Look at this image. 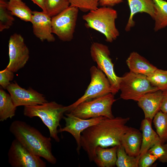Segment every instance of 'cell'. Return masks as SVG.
Wrapping results in <instances>:
<instances>
[{"label":"cell","instance_id":"cell-1","mask_svg":"<svg viewBox=\"0 0 167 167\" xmlns=\"http://www.w3.org/2000/svg\"><path fill=\"white\" fill-rule=\"evenodd\" d=\"M130 119L129 117H120L105 118L82 132L80 145L90 161H94L98 146L107 148L121 144L122 136L129 128L126 124Z\"/></svg>","mask_w":167,"mask_h":167},{"label":"cell","instance_id":"cell-2","mask_svg":"<svg viewBox=\"0 0 167 167\" xmlns=\"http://www.w3.org/2000/svg\"><path fill=\"white\" fill-rule=\"evenodd\" d=\"M9 131L15 139L34 154L52 164L56 163L57 159L52 152L50 137L44 136L37 129L22 121H13Z\"/></svg>","mask_w":167,"mask_h":167},{"label":"cell","instance_id":"cell-3","mask_svg":"<svg viewBox=\"0 0 167 167\" xmlns=\"http://www.w3.org/2000/svg\"><path fill=\"white\" fill-rule=\"evenodd\" d=\"M117 16V12L115 10L110 7L102 6L90 11L84 15L82 18L86 22L87 27L103 34L106 41L111 42L119 35L115 24Z\"/></svg>","mask_w":167,"mask_h":167},{"label":"cell","instance_id":"cell-4","mask_svg":"<svg viewBox=\"0 0 167 167\" xmlns=\"http://www.w3.org/2000/svg\"><path fill=\"white\" fill-rule=\"evenodd\" d=\"M64 107L55 101L48 102L42 104L24 106V114L26 117L40 118L48 128L50 137L59 142L58 127L65 113Z\"/></svg>","mask_w":167,"mask_h":167},{"label":"cell","instance_id":"cell-5","mask_svg":"<svg viewBox=\"0 0 167 167\" xmlns=\"http://www.w3.org/2000/svg\"><path fill=\"white\" fill-rule=\"evenodd\" d=\"M116 101L111 93L105 96L83 102L69 113L83 119H89L101 116L109 118L114 117L112 107Z\"/></svg>","mask_w":167,"mask_h":167},{"label":"cell","instance_id":"cell-6","mask_svg":"<svg viewBox=\"0 0 167 167\" xmlns=\"http://www.w3.org/2000/svg\"><path fill=\"white\" fill-rule=\"evenodd\" d=\"M158 90L151 84L147 76L143 75L130 71L121 77L120 97L123 100L138 101L144 95Z\"/></svg>","mask_w":167,"mask_h":167},{"label":"cell","instance_id":"cell-7","mask_svg":"<svg viewBox=\"0 0 167 167\" xmlns=\"http://www.w3.org/2000/svg\"><path fill=\"white\" fill-rule=\"evenodd\" d=\"M90 83L84 95L71 105L64 107L65 113H69L80 103L111 93L110 83L105 74L95 66L90 69Z\"/></svg>","mask_w":167,"mask_h":167},{"label":"cell","instance_id":"cell-8","mask_svg":"<svg viewBox=\"0 0 167 167\" xmlns=\"http://www.w3.org/2000/svg\"><path fill=\"white\" fill-rule=\"evenodd\" d=\"M90 53L92 59L96 63L97 67L105 74L109 80L111 93L116 94L119 90L121 77L118 76L114 72L108 47L101 43L93 42L91 46Z\"/></svg>","mask_w":167,"mask_h":167},{"label":"cell","instance_id":"cell-9","mask_svg":"<svg viewBox=\"0 0 167 167\" xmlns=\"http://www.w3.org/2000/svg\"><path fill=\"white\" fill-rule=\"evenodd\" d=\"M79 9L70 6L51 18L52 31L63 41H71L76 25Z\"/></svg>","mask_w":167,"mask_h":167},{"label":"cell","instance_id":"cell-10","mask_svg":"<svg viewBox=\"0 0 167 167\" xmlns=\"http://www.w3.org/2000/svg\"><path fill=\"white\" fill-rule=\"evenodd\" d=\"M8 162L12 167H45L41 157L32 153L16 139L12 142L8 152Z\"/></svg>","mask_w":167,"mask_h":167},{"label":"cell","instance_id":"cell-11","mask_svg":"<svg viewBox=\"0 0 167 167\" xmlns=\"http://www.w3.org/2000/svg\"><path fill=\"white\" fill-rule=\"evenodd\" d=\"M9 63L6 68L14 72L23 68L29 58V50L20 34L11 35L8 41Z\"/></svg>","mask_w":167,"mask_h":167},{"label":"cell","instance_id":"cell-12","mask_svg":"<svg viewBox=\"0 0 167 167\" xmlns=\"http://www.w3.org/2000/svg\"><path fill=\"white\" fill-rule=\"evenodd\" d=\"M16 107L20 106H34L47 102L44 95L29 88L27 89L20 87L15 82L7 88Z\"/></svg>","mask_w":167,"mask_h":167},{"label":"cell","instance_id":"cell-13","mask_svg":"<svg viewBox=\"0 0 167 167\" xmlns=\"http://www.w3.org/2000/svg\"><path fill=\"white\" fill-rule=\"evenodd\" d=\"M66 117L63 116L65 126L58 130V132L66 131L71 134L74 138L77 144V151L78 154L81 148L80 145L81 134L88 128L96 124L106 118L101 116L89 119H83L75 116L70 113H66Z\"/></svg>","mask_w":167,"mask_h":167},{"label":"cell","instance_id":"cell-14","mask_svg":"<svg viewBox=\"0 0 167 167\" xmlns=\"http://www.w3.org/2000/svg\"><path fill=\"white\" fill-rule=\"evenodd\" d=\"M31 22L35 36L41 41L54 42L55 37L52 31L51 17L43 11H32Z\"/></svg>","mask_w":167,"mask_h":167},{"label":"cell","instance_id":"cell-15","mask_svg":"<svg viewBox=\"0 0 167 167\" xmlns=\"http://www.w3.org/2000/svg\"><path fill=\"white\" fill-rule=\"evenodd\" d=\"M162 98V91L158 90L147 93L139 99L137 104L143 110L145 118L152 120L156 113L160 110Z\"/></svg>","mask_w":167,"mask_h":167},{"label":"cell","instance_id":"cell-16","mask_svg":"<svg viewBox=\"0 0 167 167\" xmlns=\"http://www.w3.org/2000/svg\"><path fill=\"white\" fill-rule=\"evenodd\" d=\"M142 141V134L138 129L129 127L122 136L121 145L129 155L135 157L139 156Z\"/></svg>","mask_w":167,"mask_h":167},{"label":"cell","instance_id":"cell-17","mask_svg":"<svg viewBox=\"0 0 167 167\" xmlns=\"http://www.w3.org/2000/svg\"><path fill=\"white\" fill-rule=\"evenodd\" d=\"M152 120L144 118L141 123L140 130L142 132V141L139 157L155 144L162 142L156 132L152 128Z\"/></svg>","mask_w":167,"mask_h":167},{"label":"cell","instance_id":"cell-18","mask_svg":"<svg viewBox=\"0 0 167 167\" xmlns=\"http://www.w3.org/2000/svg\"><path fill=\"white\" fill-rule=\"evenodd\" d=\"M130 71L148 76L157 68L137 53H131L126 60Z\"/></svg>","mask_w":167,"mask_h":167},{"label":"cell","instance_id":"cell-19","mask_svg":"<svg viewBox=\"0 0 167 167\" xmlns=\"http://www.w3.org/2000/svg\"><path fill=\"white\" fill-rule=\"evenodd\" d=\"M130 9V14L125 29L129 31L135 23L133 18L138 12H145L148 14L153 19L155 15L154 4L152 0H127Z\"/></svg>","mask_w":167,"mask_h":167},{"label":"cell","instance_id":"cell-20","mask_svg":"<svg viewBox=\"0 0 167 167\" xmlns=\"http://www.w3.org/2000/svg\"><path fill=\"white\" fill-rule=\"evenodd\" d=\"M118 146L110 148L97 147L94 161L96 164L99 167H113L116 165Z\"/></svg>","mask_w":167,"mask_h":167},{"label":"cell","instance_id":"cell-21","mask_svg":"<svg viewBox=\"0 0 167 167\" xmlns=\"http://www.w3.org/2000/svg\"><path fill=\"white\" fill-rule=\"evenodd\" d=\"M16 107L10 94L0 89V121L3 122L15 116Z\"/></svg>","mask_w":167,"mask_h":167},{"label":"cell","instance_id":"cell-22","mask_svg":"<svg viewBox=\"0 0 167 167\" xmlns=\"http://www.w3.org/2000/svg\"><path fill=\"white\" fill-rule=\"evenodd\" d=\"M8 8L13 16L25 22H31L32 11L22 0H10Z\"/></svg>","mask_w":167,"mask_h":167},{"label":"cell","instance_id":"cell-23","mask_svg":"<svg viewBox=\"0 0 167 167\" xmlns=\"http://www.w3.org/2000/svg\"><path fill=\"white\" fill-rule=\"evenodd\" d=\"M152 0L155 9L154 30L156 32L167 26V2L164 0Z\"/></svg>","mask_w":167,"mask_h":167},{"label":"cell","instance_id":"cell-24","mask_svg":"<svg viewBox=\"0 0 167 167\" xmlns=\"http://www.w3.org/2000/svg\"><path fill=\"white\" fill-rule=\"evenodd\" d=\"M156 132L163 143L167 142V113L160 110L152 120Z\"/></svg>","mask_w":167,"mask_h":167},{"label":"cell","instance_id":"cell-25","mask_svg":"<svg viewBox=\"0 0 167 167\" xmlns=\"http://www.w3.org/2000/svg\"><path fill=\"white\" fill-rule=\"evenodd\" d=\"M116 165L118 167H139V156L135 157L128 155L120 144L117 151Z\"/></svg>","mask_w":167,"mask_h":167},{"label":"cell","instance_id":"cell-26","mask_svg":"<svg viewBox=\"0 0 167 167\" xmlns=\"http://www.w3.org/2000/svg\"><path fill=\"white\" fill-rule=\"evenodd\" d=\"M70 5L68 0H45L44 12L52 18L60 13Z\"/></svg>","mask_w":167,"mask_h":167},{"label":"cell","instance_id":"cell-27","mask_svg":"<svg viewBox=\"0 0 167 167\" xmlns=\"http://www.w3.org/2000/svg\"><path fill=\"white\" fill-rule=\"evenodd\" d=\"M15 20L13 15L8 8V2L0 0V31L9 28Z\"/></svg>","mask_w":167,"mask_h":167},{"label":"cell","instance_id":"cell-28","mask_svg":"<svg viewBox=\"0 0 167 167\" xmlns=\"http://www.w3.org/2000/svg\"><path fill=\"white\" fill-rule=\"evenodd\" d=\"M147 77L151 84L159 90L167 89V71L157 68Z\"/></svg>","mask_w":167,"mask_h":167},{"label":"cell","instance_id":"cell-29","mask_svg":"<svg viewBox=\"0 0 167 167\" xmlns=\"http://www.w3.org/2000/svg\"><path fill=\"white\" fill-rule=\"evenodd\" d=\"M70 6L87 11L96 9L98 8V0H68Z\"/></svg>","mask_w":167,"mask_h":167},{"label":"cell","instance_id":"cell-30","mask_svg":"<svg viewBox=\"0 0 167 167\" xmlns=\"http://www.w3.org/2000/svg\"><path fill=\"white\" fill-rule=\"evenodd\" d=\"M148 151L157 156L159 161L167 163V143L160 142L157 143Z\"/></svg>","mask_w":167,"mask_h":167},{"label":"cell","instance_id":"cell-31","mask_svg":"<svg viewBox=\"0 0 167 167\" xmlns=\"http://www.w3.org/2000/svg\"><path fill=\"white\" fill-rule=\"evenodd\" d=\"M14 72L6 67L0 71V85L4 89H6L13 79Z\"/></svg>","mask_w":167,"mask_h":167},{"label":"cell","instance_id":"cell-32","mask_svg":"<svg viewBox=\"0 0 167 167\" xmlns=\"http://www.w3.org/2000/svg\"><path fill=\"white\" fill-rule=\"evenodd\" d=\"M158 160L156 156L148 151L139 157V167H149Z\"/></svg>","mask_w":167,"mask_h":167},{"label":"cell","instance_id":"cell-33","mask_svg":"<svg viewBox=\"0 0 167 167\" xmlns=\"http://www.w3.org/2000/svg\"><path fill=\"white\" fill-rule=\"evenodd\" d=\"M99 4L101 6H113L122 2L123 0H98Z\"/></svg>","mask_w":167,"mask_h":167},{"label":"cell","instance_id":"cell-34","mask_svg":"<svg viewBox=\"0 0 167 167\" xmlns=\"http://www.w3.org/2000/svg\"><path fill=\"white\" fill-rule=\"evenodd\" d=\"M163 98L160 110L167 113V89L162 91Z\"/></svg>","mask_w":167,"mask_h":167},{"label":"cell","instance_id":"cell-35","mask_svg":"<svg viewBox=\"0 0 167 167\" xmlns=\"http://www.w3.org/2000/svg\"><path fill=\"white\" fill-rule=\"evenodd\" d=\"M34 3L37 5L42 10L45 11V0H31Z\"/></svg>","mask_w":167,"mask_h":167}]
</instances>
